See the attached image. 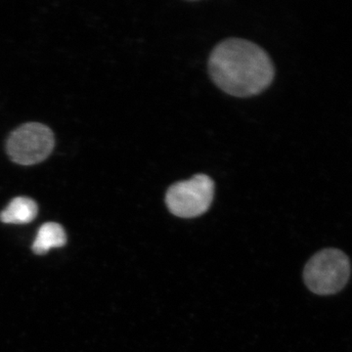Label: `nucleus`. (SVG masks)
Wrapping results in <instances>:
<instances>
[{
  "mask_svg": "<svg viewBox=\"0 0 352 352\" xmlns=\"http://www.w3.org/2000/svg\"><path fill=\"white\" fill-rule=\"evenodd\" d=\"M54 144V135L50 127L39 122H29L10 134L7 139L6 151L15 163L31 166L50 156Z\"/></svg>",
  "mask_w": 352,
  "mask_h": 352,
  "instance_id": "4",
  "label": "nucleus"
},
{
  "mask_svg": "<svg viewBox=\"0 0 352 352\" xmlns=\"http://www.w3.org/2000/svg\"><path fill=\"white\" fill-rule=\"evenodd\" d=\"M351 276V263L346 254L337 249L317 252L305 265L303 278L310 291L316 295L339 293Z\"/></svg>",
  "mask_w": 352,
  "mask_h": 352,
  "instance_id": "2",
  "label": "nucleus"
},
{
  "mask_svg": "<svg viewBox=\"0 0 352 352\" xmlns=\"http://www.w3.org/2000/svg\"><path fill=\"white\" fill-rule=\"evenodd\" d=\"M208 69L215 85L227 94L250 97L270 87L275 71L267 53L245 39L222 41L212 51Z\"/></svg>",
  "mask_w": 352,
  "mask_h": 352,
  "instance_id": "1",
  "label": "nucleus"
},
{
  "mask_svg": "<svg viewBox=\"0 0 352 352\" xmlns=\"http://www.w3.org/2000/svg\"><path fill=\"white\" fill-rule=\"evenodd\" d=\"M38 212L36 201L27 197H17L9 203L6 210H2L0 220L4 223H29L36 219Z\"/></svg>",
  "mask_w": 352,
  "mask_h": 352,
  "instance_id": "5",
  "label": "nucleus"
},
{
  "mask_svg": "<svg viewBox=\"0 0 352 352\" xmlns=\"http://www.w3.org/2000/svg\"><path fill=\"white\" fill-rule=\"evenodd\" d=\"M214 183L206 175L171 185L166 192V204L175 217L193 219L205 214L214 200Z\"/></svg>",
  "mask_w": 352,
  "mask_h": 352,
  "instance_id": "3",
  "label": "nucleus"
},
{
  "mask_svg": "<svg viewBox=\"0 0 352 352\" xmlns=\"http://www.w3.org/2000/svg\"><path fill=\"white\" fill-rule=\"evenodd\" d=\"M67 236L63 227L55 222H48L39 228L32 245V251L36 254H44L53 248L63 247Z\"/></svg>",
  "mask_w": 352,
  "mask_h": 352,
  "instance_id": "6",
  "label": "nucleus"
}]
</instances>
